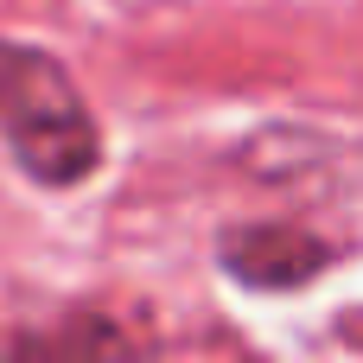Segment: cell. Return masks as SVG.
Instances as JSON below:
<instances>
[{
  "instance_id": "1",
  "label": "cell",
  "mask_w": 363,
  "mask_h": 363,
  "mask_svg": "<svg viewBox=\"0 0 363 363\" xmlns=\"http://www.w3.org/2000/svg\"><path fill=\"white\" fill-rule=\"evenodd\" d=\"M0 140L38 185H83L102 160V134L57 57L0 38Z\"/></svg>"
},
{
  "instance_id": "2",
  "label": "cell",
  "mask_w": 363,
  "mask_h": 363,
  "mask_svg": "<svg viewBox=\"0 0 363 363\" xmlns=\"http://www.w3.org/2000/svg\"><path fill=\"white\" fill-rule=\"evenodd\" d=\"M332 262V249L319 236H306L300 223H249L223 236V268L249 287H300Z\"/></svg>"
}]
</instances>
